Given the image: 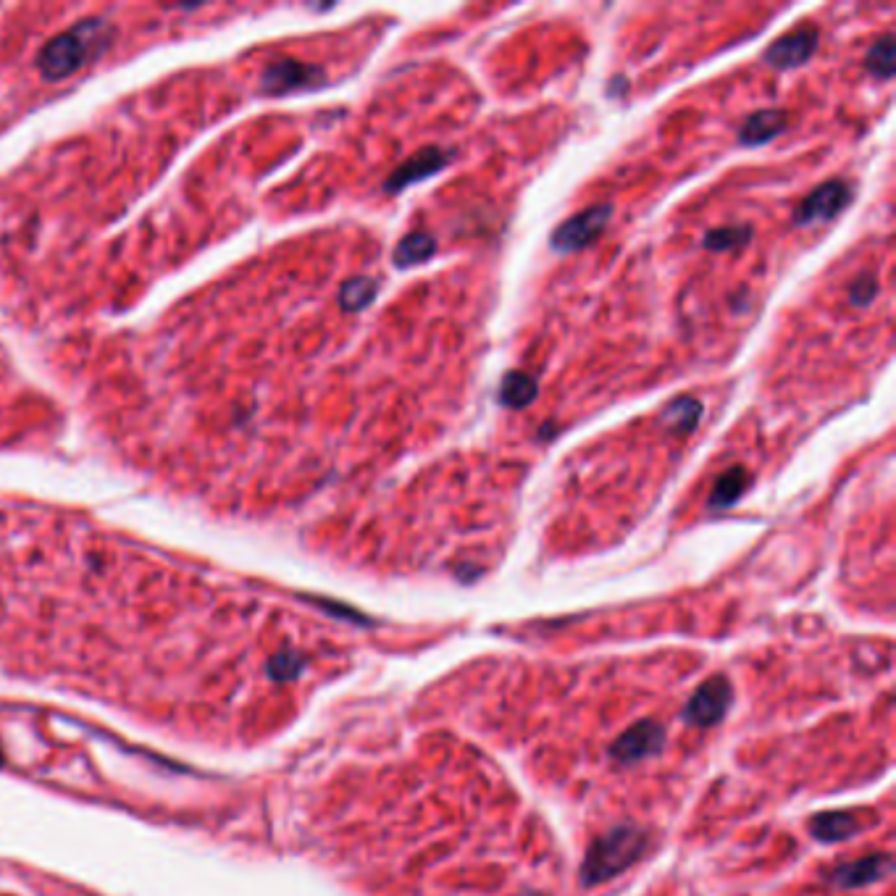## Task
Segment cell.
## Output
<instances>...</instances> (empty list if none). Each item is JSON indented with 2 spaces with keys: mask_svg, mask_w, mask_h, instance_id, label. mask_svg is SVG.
<instances>
[{
  "mask_svg": "<svg viewBox=\"0 0 896 896\" xmlns=\"http://www.w3.org/2000/svg\"><path fill=\"white\" fill-rule=\"evenodd\" d=\"M644 833L631 831V828H618V831L602 836L589 854H586L584 868H581V878L584 883H602L613 875L623 873L628 865H634L644 852Z\"/></svg>",
  "mask_w": 896,
  "mask_h": 896,
  "instance_id": "7a4b0ae2",
  "label": "cell"
},
{
  "mask_svg": "<svg viewBox=\"0 0 896 896\" xmlns=\"http://www.w3.org/2000/svg\"><path fill=\"white\" fill-rule=\"evenodd\" d=\"M699 418H702V403L694 397H676L663 413L665 429L673 434H692L697 429Z\"/></svg>",
  "mask_w": 896,
  "mask_h": 896,
  "instance_id": "8fae6325",
  "label": "cell"
},
{
  "mask_svg": "<svg viewBox=\"0 0 896 896\" xmlns=\"http://www.w3.org/2000/svg\"><path fill=\"white\" fill-rule=\"evenodd\" d=\"M610 213L613 208L610 205H594L589 211H581L579 216H573L565 224H560L555 232H552V250L558 253H573V250H581V247L592 245L597 237L602 234V229L610 221Z\"/></svg>",
  "mask_w": 896,
  "mask_h": 896,
  "instance_id": "3957f363",
  "label": "cell"
},
{
  "mask_svg": "<svg viewBox=\"0 0 896 896\" xmlns=\"http://www.w3.org/2000/svg\"><path fill=\"white\" fill-rule=\"evenodd\" d=\"M376 295V282L374 279H366V276H358V279H350V282L342 287V308L347 311H360V308H366Z\"/></svg>",
  "mask_w": 896,
  "mask_h": 896,
  "instance_id": "e0dca14e",
  "label": "cell"
},
{
  "mask_svg": "<svg viewBox=\"0 0 896 896\" xmlns=\"http://www.w3.org/2000/svg\"><path fill=\"white\" fill-rule=\"evenodd\" d=\"M537 381L531 379L529 374H521V371H510L500 384V403L505 408H529L537 397Z\"/></svg>",
  "mask_w": 896,
  "mask_h": 896,
  "instance_id": "7c38bea8",
  "label": "cell"
},
{
  "mask_svg": "<svg viewBox=\"0 0 896 896\" xmlns=\"http://www.w3.org/2000/svg\"><path fill=\"white\" fill-rule=\"evenodd\" d=\"M437 250V242L431 234L424 232H416V234H408L400 240L395 250V266L397 269H410V266H418V263L429 261L431 255Z\"/></svg>",
  "mask_w": 896,
  "mask_h": 896,
  "instance_id": "5bb4252c",
  "label": "cell"
},
{
  "mask_svg": "<svg viewBox=\"0 0 896 896\" xmlns=\"http://www.w3.org/2000/svg\"><path fill=\"white\" fill-rule=\"evenodd\" d=\"M0 762H3V755H0Z\"/></svg>",
  "mask_w": 896,
  "mask_h": 896,
  "instance_id": "44dd1931",
  "label": "cell"
},
{
  "mask_svg": "<svg viewBox=\"0 0 896 896\" xmlns=\"http://www.w3.org/2000/svg\"><path fill=\"white\" fill-rule=\"evenodd\" d=\"M663 728L655 726V723H639L628 731L626 736L615 741L613 757L621 762H634L642 760V757L652 755L657 749L663 747Z\"/></svg>",
  "mask_w": 896,
  "mask_h": 896,
  "instance_id": "ba28073f",
  "label": "cell"
},
{
  "mask_svg": "<svg viewBox=\"0 0 896 896\" xmlns=\"http://www.w3.org/2000/svg\"><path fill=\"white\" fill-rule=\"evenodd\" d=\"M854 818L847 815V812H833V815H820L815 823H812V831L815 836L826 841H839V839H847L854 833Z\"/></svg>",
  "mask_w": 896,
  "mask_h": 896,
  "instance_id": "2e32d148",
  "label": "cell"
},
{
  "mask_svg": "<svg viewBox=\"0 0 896 896\" xmlns=\"http://www.w3.org/2000/svg\"><path fill=\"white\" fill-rule=\"evenodd\" d=\"M447 161H450V156H447V153H442V150H439V148L421 150L418 156H413V158H410V161H405L403 166H400V169H397L395 174H392V177L387 179V184H384V190H387V192L405 190L408 184L421 182V179L431 177V174H437V171L445 169Z\"/></svg>",
  "mask_w": 896,
  "mask_h": 896,
  "instance_id": "52a82bcc",
  "label": "cell"
},
{
  "mask_svg": "<svg viewBox=\"0 0 896 896\" xmlns=\"http://www.w3.org/2000/svg\"><path fill=\"white\" fill-rule=\"evenodd\" d=\"M891 862L889 860H865L860 865H849V868H841L836 870V878H839L844 886H854V883H865V881H873L878 875H883V870H889Z\"/></svg>",
  "mask_w": 896,
  "mask_h": 896,
  "instance_id": "d6986e66",
  "label": "cell"
},
{
  "mask_svg": "<svg viewBox=\"0 0 896 896\" xmlns=\"http://www.w3.org/2000/svg\"><path fill=\"white\" fill-rule=\"evenodd\" d=\"M749 476L744 468H728L726 473H720V479L715 481L713 494H710V508L713 510H726L731 508L741 494L747 492Z\"/></svg>",
  "mask_w": 896,
  "mask_h": 896,
  "instance_id": "4fadbf2b",
  "label": "cell"
},
{
  "mask_svg": "<svg viewBox=\"0 0 896 896\" xmlns=\"http://www.w3.org/2000/svg\"><path fill=\"white\" fill-rule=\"evenodd\" d=\"M852 200V187L841 179H831V182H823L818 190H812L797 208V221L799 226L805 224H820V221L833 219L836 213L844 211Z\"/></svg>",
  "mask_w": 896,
  "mask_h": 896,
  "instance_id": "277c9868",
  "label": "cell"
},
{
  "mask_svg": "<svg viewBox=\"0 0 896 896\" xmlns=\"http://www.w3.org/2000/svg\"><path fill=\"white\" fill-rule=\"evenodd\" d=\"M752 237V229L749 226H723V229H713V232L705 237L707 250H715V253H723V250H734L741 247L744 242H749Z\"/></svg>",
  "mask_w": 896,
  "mask_h": 896,
  "instance_id": "ac0fdd59",
  "label": "cell"
},
{
  "mask_svg": "<svg viewBox=\"0 0 896 896\" xmlns=\"http://www.w3.org/2000/svg\"><path fill=\"white\" fill-rule=\"evenodd\" d=\"M875 292H878V282H875L873 276H862V279H857V282L852 284L849 297H852L854 305L865 308V305H870L875 300Z\"/></svg>",
  "mask_w": 896,
  "mask_h": 896,
  "instance_id": "ffe728a7",
  "label": "cell"
},
{
  "mask_svg": "<svg viewBox=\"0 0 896 896\" xmlns=\"http://www.w3.org/2000/svg\"><path fill=\"white\" fill-rule=\"evenodd\" d=\"M865 66L878 79H889L894 74V37L883 35L878 43H873L865 56Z\"/></svg>",
  "mask_w": 896,
  "mask_h": 896,
  "instance_id": "9a60e30c",
  "label": "cell"
},
{
  "mask_svg": "<svg viewBox=\"0 0 896 896\" xmlns=\"http://www.w3.org/2000/svg\"><path fill=\"white\" fill-rule=\"evenodd\" d=\"M731 699V686L723 676L710 678L705 686H699L689 705L684 710V720L692 726H713L715 720L723 718Z\"/></svg>",
  "mask_w": 896,
  "mask_h": 896,
  "instance_id": "5b68a950",
  "label": "cell"
},
{
  "mask_svg": "<svg viewBox=\"0 0 896 896\" xmlns=\"http://www.w3.org/2000/svg\"><path fill=\"white\" fill-rule=\"evenodd\" d=\"M106 27L100 22H87L74 27L66 35H58L40 53V69L48 79H64L98 56L106 45Z\"/></svg>",
  "mask_w": 896,
  "mask_h": 896,
  "instance_id": "6da1fadb",
  "label": "cell"
},
{
  "mask_svg": "<svg viewBox=\"0 0 896 896\" xmlns=\"http://www.w3.org/2000/svg\"><path fill=\"white\" fill-rule=\"evenodd\" d=\"M316 79H321V74L316 69H308V66L295 64V61H284V64L271 66L269 74L263 77V87L269 92H284L311 85Z\"/></svg>",
  "mask_w": 896,
  "mask_h": 896,
  "instance_id": "30bf717a",
  "label": "cell"
},
{
  "mask_svg": "<svg viewBox=\"0 0 896 896\" xmlns=\"http://www.w3.org/2000/svg\"><path fill=\"white\" fill-rule=\"evenodd\" d=\"M818 48V29L802 27L791 35H784L778 43L770 45L765 53V61L776 69H791V66H802L807 58Z\"/></svg>",
  "mask_w": 896,
  "mask_h": 896,
  "instance_id": "8992f818",
  "label": "cell"
},
{
  "mask_svg": "<svg viewBox=\"0 0 896 896\" xmlns=\"http://www.w3.org/2000/svg\"><path fill=\"white\" fill-rule=\"evenodd\" d=\"M784 129H786L784 111H757L744 121V127H741L739 132V140L741 145L755 148V145H762V142L776 140Z\"/></svg>",
  "mask_w": 896,
  "mask_h": 896,
  "instance_id": "9c48e42d",
  "label": "cell"
}]
</instances>
